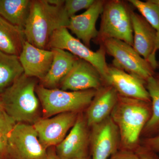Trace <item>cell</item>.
<instances>
[{
  "mask_svg": "<svg viewBox=\"0 0 159 159\" xmlns=\"http://www.w3.org/2000/svg\"><path fill=\"white\" fill-rule=\"evenodd\" d=\"M151 115V102L119 96L111 117L119 129L120 150L135 152L140 145L142 131Z\"/></svg>",
  "mask_w": 159,
  "mask_h": 159,
  "instance_id": "obj_1",
  "label": "cell"
},
{
  "mask_svg": "<svg viewBox=\"0 0 159 159\" xmlns=\"http://www.w3.org/2000/svg\"><path fill=\"white\" fill-rule=\"evenodd\" d=\"M38 81L24 74L0 95L4 111L16 123L33 125L41 118L35 92Z\"/></svg>",
  "mask_w": 159,
  "mask_h": 159,
  "instance_id": "obj_2",
  "label": "cell"
},
{
  "mask_svg": "<svg viewBox=\"0 0 159 159\" xmlns=\"http://www.w3.org/2000/svg\"><path fill=\"white\" fill-rule=\"evenodd\" d=\"M70 18L64 5L55 6L47 0H31L29 18L24 29L26 40L39 48L47 50L53 33L67 28Z\"/></svg>",
  "mask_w": 159,
  "mask_h": 159,
  "instance_id": "obj_3",
  "label": "cell"
},
{
  "mask_svg": "<svg viewBox=\"0 0 159 159\" xmlns=\"http://www.w3.org/2000/svg\"><path fill=\"white\" fill-rule=\"evenodd\" d=\"M128 3L122 0L105 1L98 36L93 40L96 43L100 45L104 41L113 39L133 46L132 9Z\"/></svg>",
  "mask_w": 159,
  "mask_h": 159,
  "instance_id": "obj_4",
  "label": "cell"
},
{
  "mask_svg": "<svg viewBox=\"0 0 159 159\" xmlns=\"http://www.w3.org/2000/svg\"><path fill=\"white\" fill-rule=\"evenodd\" d=\"M97 90L67 91L57 88H45L40 84L35 92L42 108L43 118L62 113H80L89 105Z\"/></svg>",
  "mask_w": 159,
  "mask_h": 159,
  "instance_id": "obj_5",
  "label": "cell"
},
{
  "mask_svg": "<svg viewBox=\"0 0 159 159\" xmlns=\"http://www.w3.org/2000/svg\"><path fill=\"white\" fill-rule=\"evenodd\" d=\"M100 45L104 47L106 54L113 57V66L145 83L156 74L150 63L125 42L112 39L104 41Z\"/></svg>",
  "mask_w": 159,
  "mask_h": 159,
  "instance_id": "obj_6",
  "label": "cell"
},
{
  "mask_svg": "<svg viewBox=\"0 0 159 159\" xmlns=\"http://www.w3.org/2000/svg\"><path fill=\"white\" fill-rule=\"evenodd\" d=\"M53 48L65 50L78 58L90 63L99 71L104 83L108 72V65L103 46L99 45V48L96 51H92L80 40L73 36L67 29L61 28L54 31L49 41L47 50Z\"/></svg>",
  "mask_w": 159,
  "mask_h": 159,
  "instance_id": "obj_7",
  "label": "cell"
},
{
  "mask_svg": "<svg viewBox=\"0 0 159 159\" xmlns=\"http://www.w3.org/2000/svg\"><path fill=\"white\" fill-rule=\"evenodd\" d=\"M47 152L33 125L16 123L9 134L5 159H47Z\"/></svg>",
  "mask_w": 159,
  "mask_h": 159,
  "instance_id": "obj_8",
  "label": "cell"
},
{
  "mask_svg": "<svg viewBox=\"0 0 159 159\" xmlns=\"http://www.w3.org/2000/svg\"><path fill=\"white\" fill-rule=\"evenodd\" d=\"M90 128L89 150L92 159H108L120 150L119 129L111 116Z\"/></svg>",
  "mask_w": 159,
  "mask_h": 159,
  "instance_id": "obj_9",
  "label": "cell"
},
{
  "mask_svg": "<svg viewBox=\"0 0 159 159\" xmlns=\"http://www.w3.org/2000/svg\"><path fill=\"white\" fill-rule=\"evenodd\" d=\"M79 113H62L52 118H41L33 125L41 144L48 149L59 145L74 126Z\"/></svg>",
  "mask_w": 159,
  "mask_h": 159,
  "instance_id": "obj_10",
  "label": "cell"
},
{
  "mask_svg": "<svg viewBox=\"0 0 159 159\" xmlns=\"http://www.w3.org/2000/svg\"><path fill=\"white\" fill-rule=\"evenodd\" d=\"M90 132L85 115L81 112L68 134L55 147L58 159H73L90 156Z\"/></svg>",
  "mask_w": 159,
  "mask_h": 159,
  "instance_id": "obj_11",
  "label": "cell"
},
{
  "mask_svg": "<svg viewBox=\"0 0 159 159\" xmlns=\"http://www.w3.org/2000/svg\"><path fill=\"white\" fill-rule=\"evenodd\" d=\"M104 85L99 71L90 63L78 58L61 83V89L67 91L98 90Z\"/></svg>",
  "mask_w": 159,
  "mask_h": 159,
  "instance_id": "obj_12",
  "label": "cell"
},
{
  "mask_svg": "<svg viewBox=\"0 0 159 159\" xmlns=\"http://www.w3.org/2000/svg\"><path fill=\"white\" fill-rule=\"evenodd\" d=\"M130 16L133 31V47L156 70L157 62L156 31L142 15L132 10Z\"/></svg>",
  "mask_w": 159,
  "mask_h": 159,
  "instance_id": "obj_13",
  "label": "cell"
},
{
  "mask_svg": "<svg viewBox=\"0 0 159 159\" xmlns=\"http://www.w3.org/2000/svg\"><path fill=\"white\" fill-rule=\"evenodd\" d=\"M104 84L113 88L121 97L151 102L145 81L112 65H108V72Z\"/></svg>",
  "mask_w": 159,
  "mask_h": 159,
  "instance_id": "obj_14",
  "label": "cell"
},
{
  "mask_svg": "<svg viewBox=\"0 0 159 159\" xmlns=\"http://www.w3.org/2000/svg\"><path fill=\"white\" fill-rule=\"evenodd\" d=\"M104 0H95L93 4L82 14L70 18L66 29L76 35L85 46L90 47L92 40L98 36L96 24L103 9Z\"/></svg>",
  "mask_w": 159,
  "mask_h": 159,
  "instance_id": "obj_15",
  "label": "cell"
},
{
  "mask_svg": "<svg viewBox=\"0 0 159 159\" xmlns=\"http://www.w3.org/2000/svg\"><path fill=\"white\" fill-rule=\"evenodd\" d=\"M53 51L39 48L26 41L19 57L26 76L42 80L47 75L53 61Z\"/></svg>",
  "mask_w": 159,
  "mask_h": 159,
  "instance_id": "obj_16",
  "label": "cell"
},
{
  "mask_svg": "<svg viewBox=\"0 0 159 159\" xmlns=\"http://www.w3.org/2000/svg\"><path fill=\"white\" fill-rule=\"evenodd\" d=\"M119 96L116 90L110 86L103 85L97 90L84 114L90 128L111 116Z\"/></svg>",
  "mask_w": 159,
  "mask_h": 159,
  "instance_id": "obj_17",
  "label": "cell"
},
{
  "mask_svg": "<svg viewBox=\"0 0 159 159\" xmlns=\"http://www.w3.org/2000/svg\"><path fill=\"white\" fill-rule=\"evenodd\" d=\"M50 50L54 54L53 61L48 74L40 80L39 84L47 89H57L79 58L62 49Z\"/></svg>",
  "mask_w": 159,
  "mask_h": 159,
  "instance_id": "obj_18",
  "label": "cell"
},
{
  "mask_svg": "<svg viewBox=\"0 0 159 159\" xmlns=\"http://www.w3.org/2000/svg\"><path fill=\"white\" fill-rule=\"evenodd\" d=\"M26 41L24 29L0 16V51L19 56Z\"/></svg>",
  "mask_w": 159,
  "mask_h": 159,
  "instance_id": "obj_19",
  "label": "cell"
},
{
  "mask_svg": "<svg viewBox=\"0 0 159 159\" xmlns=\"http://www.w3.org/2000/svg\"><path fill=\"white\" fill-rule=\"evenodd\" d=\"M31 0H0V16L13 25L25 29L31 9Z\"/></svg>",
  "mask_w": 159,
  "mask_h": 159,
  "instance_id": "obj_20",
  "label": "cell"
},
{
  "mask_svg": "<svg viewBox=\"0 0 159 159\" xmlns=\"http://www.w3.org/2000/svg\"><path fill=\"white\" fill-rule=\"evenodd\" d=\"M24 74L18 56L0 51V95Z\"/></svg>",
  "mask_w": 159,
  "mask_h": 159,
  "instance_id": "obj_21",
  "label": "cell"
},
{
  "mask_svg": "<svg viewBox=\"0 0 159 159\" xmlns=\"http://www.w3.org/2000/svg\"><path fill=\"white\" fill-rule=\"evenodd\" d=\"M145 87L151 99L152 115L142 131V136H151L159 127V81L155 77H151L146 81Z\"/></svg>",
  "mask_w": 159,
  "mask_h": 159,
  "instance_id": "obj_22",
  "label": "cell"
},
{
  "mask_svg": "<svg viewBox=\"0 0 159 159\" xmlns=\"http://www.w3.org/2000/svg\"><path fill=\"white\" fill-rule=\"evenodd\" d=\"M130 3L136 8L141 15L149 23L157 33V51L159 50V7L152 0L142 2L140 0H129Z\"/></svg>",
  "mask_w": 159,
  "mask_h": 159,
  "instance_id": "obj_23",
  "label": "cell"
},
{
  "mask_svg": "<svg viewBox=\"0 0 159 159\" xmlns=\"http://www.w3.org/2000/svg\"><path fill=\"white\" fill-rule=\"evenodd\" d=\"M16 122L6 113L0 116V158L5 159L9 134Z\"/></svg>",
  "mask_w": 159,
  "mask_h": 159,
  "instance_id": "obj_24",
  "label": "cell"
},
{
  "mask_svg": "<svg viewBox=\"0 0 159 159\" xmlns=\"http://www.w3.org/2000/svg\"><path fill=\"white\" fill-rule=\"evenodd\" d=\"M95 0H66L64 7L69 18L75 15L77 11L88 9Z\"/></svg>",
  "mask_w": 159,
  "mask_h": 159,
  "instance_id": "obj_25",
  "label": "cell"
},
{
  "mask_svg": "<svg viewBox=\"0 0 159 159\" xmlns=\"http://www.w3.org/2000/svg\"><path fill=\"white\" fill-rule=\"evenodd\" d=\"M140 145L155 153H159V127L151 136L141 139Z\"/></svg>",
  "mask_w": 159,
  "mask_h": 159,
  "instance_id": "obj_26",
  "label": "cell"
},
{
  "mask_svg": "<svg viewBox=\"0 0 159 159\" xmlns=\"http://www.w3.org/2000/svg\"><path fill=\"white\" fill-rule=\"evenodd\" d=\"M139 159H159L157 153L145 148L142 145L138 147L135 152Z\"/></svg>",
  "mask_w": 159,
  "mask_h": 159,
  "instance_id": "obj_27",
  "label": "cell"
},
{
  "mask_svg": "<svg viewBox=\"0 0 159 159\" xmlns=\"http://www.w3.org/2000/svg\"><path fill=\"white\" fill-rule=\"evenodd\" d=\"M108 159H139L137 154L134 152L119 150Z\"/></svg>",
  "mask_w": 159,
  "mask_h": 159,
  "instance_id": "obj_28",
  "label": "cell"
},
{
  "mask_svg": "<svg viewBox=\"0 0 159 159\" xmlns=\"http://www.w3.org/2000/svg\"><path fill=\"white\" fill-rule=\"evenodd\" d=\"M47 159H59L56 154L55 147L48 148Z\"/></svg>",
  "mask_w": 159,
  "mask_h": 159,
  "instance_id": "obj_29",
  "label": "cell"
},
{
  "mask_svg": "<svg viewBox=\"0 0 159 159\" xmlns=\"http://www.w3.org/2000/svg\"><path fill=\"white\" fill-rule=\"evenodd\" d=\"M6 114L3 109L2 104L1 102V99H0V116H3L4 114Z\"/></svg>",
  "mask_w": 159,
  "mask_h": 159,
  "instance_id": "obj_30",
  "label": "cell"
},
{
  "mask_svg": "<svg viewBox=\"0 0 159 159\" xmlns=\"http://www.w3.org/2000/svg\"><path fill=\"white\" fill-rule=\"evenodd\" d=\"M73 159H92V158L90 156H89L77 158Z\"/></svg>",
  "mask_w": 159,
  "mask_h": 159,
  "instance_id": "obj_31",
  "label": "cell"
},
{
  "mask_svg": "<svg viewBox=\"0 0 159 159\" xmlns=\"http://www.w3.org/2000/svg\"><path fill=\"white\" fill-rule=\"evenodd\" d=\"M153 2L155 3L159 7V0H152Z\"/></svg>",
  "mask_w": 159,
  "mask_h": 159,
  "instance_id": "obj_32",
  "label": "cell"
},
{
  "mask_svg": "<svg viewBox=\"0 0 159 159\" xmlns=\"http://www.w3.org/2000/svg\"><path fill=\"white\" fill-rule=\"evenodd\" d=\"M154 77H155V78L157 80H158L159 81V73L155 74L154 76Z\"/></svg>",
  "mask_w": 159,
  "mask_h": 159,
  "instance_id": "obj_33",
  "label": "cell"
},
{
  "mask_svg": "<svg viewBox=\"0 0 159 159\" xmlns=\"http://www.w3.org/2000/svg\"><path fill=\"white\" fill-rule=\"evenodd\" d=\"M159 69V61H157V69Z\"/></svg>",
  "mask_w": 159,
  "mask_h": 159,
  "instance_id": "obj_34",
  "label": "cell"
},
{
  "mask_svg": "<svg viewBox=\"0 0 159 159\" xmlns=\"http://www.w3.org/2000/svg\"><path fill=\"white\" fill-rule=\"evenodd\" d=\"M0 159H1V158H0Z\"/></svg>",
  "mask_w": 159,
  "mask_h": 159,
  "instance_id": "obj_35",
  "label": "cell"
}]
</instances>
